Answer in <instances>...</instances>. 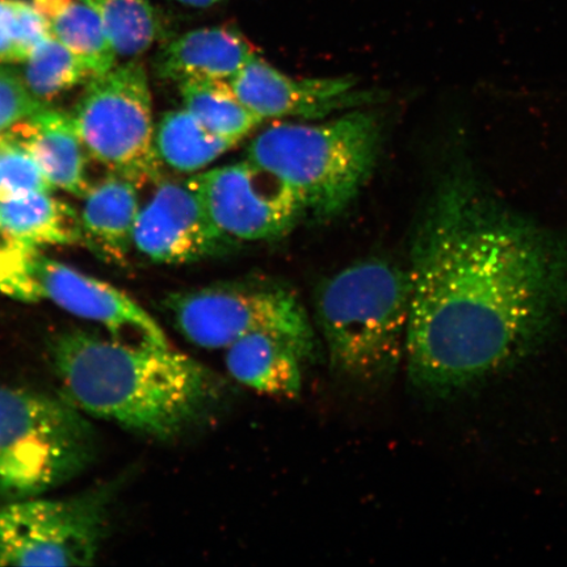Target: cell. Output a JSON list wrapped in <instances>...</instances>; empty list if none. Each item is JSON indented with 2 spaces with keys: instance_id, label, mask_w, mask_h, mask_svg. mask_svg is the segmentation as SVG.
I'll use <instances>...</instances> for the list:
<instances>
[{
  "instance_id": "1",
  "label": "cell",
  "mask_w": 567,
  "mask_h": 567,
  "mask_svg": "<svg viewBox=\"0 0 567 567\" xmlns=\"http://www.w3.org/2000/svg\"><path fill=\"white\" fill-rule=\"evenodd\" d=\"M411 384L450 394L519 363L567 315V245L452 176L417 230L409 269Z\"/></svg>"
},
{
  "instance_id": "2",
  "label": "cell",
  "mask_w": 567,
  "mask_h": 567,
  "mask_svg": "<svg viewBox=\"0 0 567 567\" xmlns=\"http://www.w3.org/2000/svg\"><path fill=\"white\" fill-rule=\"evenodd\" d=\"M62 396L82 413L155 439L193 429L224 400L225 381L169 344L63 332L52 346Z\"/></svg>"
},
{
  "instance_id": "3",
  "label": "cell",
  "mask_w": 567,
  "mask_h": 567,
  "mask_svg": "<svg viewBox=\"0 0 567 567\" xmlns=\"http://www.w3.org/2000/svg\"><path fill=\"white\" fill-rule=\"evenodd\" d=\"M411 282L389 261H359L319 289L316 319L331 370L359 384H378L405 358Z\"/></svg>"
},
{
  "instance_id": "4",
  "label": "cell",
  "mask_w": 567,
  "mask_h": 567,
  "mask_svg": "<svg viewBox=\"0 0 567 567\" xmlns=\"http://www.w3.org/2000/svg\"><path fill=\"white\" fill-rule=\"evenodd\" d=\"M380 131L378 116L368 111L326 123L275 124L251 142L246 158L286 183L305 210L336 216L373 172Z\"/></svg>"
},
{
  "instance_id": "5",
  "label": "cell",
  "mask_w": 567,
  "mask_h": 567,
  "mask_svg": "<svg viewBox=\"0 0 567 567\" xmlns=\"http://www.w3.org/2000/svg\"><path fill=\"white\" fill-rule=\"evenodd\" d=\"M95 430L65 396L0 386V495L34 498L80 476L95 458Z\"/></svg>"
},
{
  "instance_id": "6",
  "label": "cell",
  "mask_w": 567,
  "mask_h": 567,
  "mask_svg": "<svg viewBox=\"0 0 567 567\" xmlns=\"http://www.w3.org/2000/svg\"><path fill=\"white\" fill-rule=\"evenodd\" d=\"M71 117L90 157L110 173L138 187L161 181L152 91L140 61L91 78Z\"/></svg>"
},
{
  "instance_id": "7",
  "label": "cell",
  "mask_w": 567,
  "mask_h": 567,
  "mask_svg": "<svg viewBox=\"0 0 567 567\" xmlns=\"http://www.w3.org/2000/svg\"><path fill=\"white\" fill-rule=\"evenodd\" d=\"M168 313L188 342L226 350L248 336L271 334L292 342L305 359L315 357L316 332L293 292L276 284H223L169 295Z\"/></svg>"
},
{
  "instance_id": "8",
  "label": "cell",
  "mask_w": 567,
  "mask_h": 567,
  "mask_svg": "<svg viewBox=\"0 0 567 567\" xmlns=\"http://www.w3.org/2000/svg\"><path fill=\"white\" fill-rule=\"evenodd\" d=\"M111 492L40 496L0 507V566H87L109 528Z\"/></svg>"
},
{
  "instance_id": "9",
  "label": "cell",
  "mask_w": 567,
  "mask_h": 567,
  "mask_svg": "<svg viewBox=\"0 0 567 567\" xmlns=\"http://www.w3.org/2000/svg\"><path fill=\"white\" fill-rule=\"evenodd\" d=\"M188 184L212 221L236 243L281 238L305 210L286 183L247 158L197 174Z\"/></svg>"
},
{
  "instance_id": "10",
  "label": "cell",
  "mask_w": 567,
  "mask_h": 567,
  "mask_svg": "<svg viewBox=\"0 0 567 567\" xmlns=\"http://www.w3.org/2000/svg\"><path fill=\"white\" fill-rule=\"evenodd\" d=\"M236 240L217 228L188 182H158L140 209L133 246L154 264L187 265L231 251Z\"/></svg>"
},
{
  "instance_id": "11",
  "label": "cell",
  "mask_w": 567,
  "mask_h": 567,
  "mask_svg": "<svg viewBox=\"0 0 567 567\" xmlns=\"http://www.w3.org/2000/svg\"><path fill=\"white\" fill-rule=\"evenodd\" d=\"M28 268L41 299L52 301L68 313L104 326L120 340L169 344L159 323L111 284L76 271L34 250Z\"/></svg>"
},
{
  "instance_id": "12",
  "label": "cell",
  "mask_w": 567,
  "mask_h": 567,
  "mask_svg": "<svg viewBox=\"0 0 567 567\" xmlns=\"http://www.w3.org/2000/svg\"><path fill=\"white\" fill-rule=\"evenodd\" d=\"M240 101L264 120H317L372 101L350 76L293 78L255 55L230 81Z\"/></svg>"
},
{
  "instance_id": "13",
  "label": "cell",
  "mask_w": 567,
  "mask_h": 567,
  "mask_svg": "<svg viewBox=\"0 0 567 567\" xmlns=\"http://www.w3.org/2000/svg\"><path fill=\"white\" fill-rule=\"evenodd\" d=\"M257 49L233 25L198 28L169 40L155 60L162 80L182 84L194 81H231Z\"/></svg>"
},
{
  "instance_id": "14",
  "label": "cell",
  "mask_w": 567,
  "mask_h": 567,
  "mask_svg": "<svg viewBox=\"0 0 567 567\" xmlns=\"http://www.w3.org/2000/svg\"><path fill=\"white\" fill-rule=\"evenodd\" d=\"M9 131L32 154L54 188L78 197L86 195L91 186L87 176L90 155L71 113L45 106Z\"/></svg>"
},
{
  "instance_id": "15",
  "label": "cell",
  "mask_w": 567,
  "mask_h": 567,
  "mask_svg": "<svg viewBox=\"0 0 567 567\" xmlns=\"http://www.w3.org/2000/svg\"><path fill=\"white\" fill-rule=\"evenodd\" d=\"M138 186L110 173L91 184L81 212L84 246L112 264H125L140 213Z\"/></svg>"
},
{
  "instance_id": "16",
  "label": "cell",
  "mask_w": 567,
  "mask_h": 567,
  "mask_svg": "<svg viewBox=\"0 0 567 567\" xmlns=\"http://www.w3.org/2000/svg\"><path fill=\"white\" fill-rule=\"evenodd\" d=\"M305 361L292 342L271 334L248 336L225 350L226 370L234 380L279 399H295L301 393Z\"/></svg>"
},
{
  "instance_id": "17",
  "label": "cell",
  "mask_w": 567,
  "mask_h": 567,
  "mask_svg": "<svg viewBox=\"0 0 567 567\" xmlns=\"http://www.w3.org/2000/svg\"><path fill=\"white\" fill-rule=\"evenodd\" d=\"M0 233L18 244H83L80 213L47 193L0 196Z\"/></svg>"
},
{
  "instance_id": "18",
  "label": "cell",
  "mask_w": 567,
  "mask_h": 567,
  "mask_svg": "<svg viewBox=\"0 0 567 567\" xmlns=\"http://www.w3.org/2000/svg\"><path fill=\"white\" fill-rule=\"evenodd\" d=\"M54 39L89 61L97 75L116 65L101 18L83 0H32Z\"/></svg>"
},
{
  "instance_id": "19",
  "label": "cell",
  "mask_w": 567,
  "mask_h": 567,
  "mask_svg": "<svg viewBox=\"0 0 567 567\" xmlns=\"http://www.w3.org/2000/svg\"><path fill=\"white\" fill-rule=\"evenodd\" d=\"M237 145L209 132L186 109L165 113L155 126L161 162L179 173L200 172Z\"/></svg>"
},
{
  "instance_id": "20",
  "label": "cell",
  "mask_w": 567,
  "mask_h": 567,
  "mask_svg": "<svg viewBox=\"0 0 567 567\" xmlns=\"http://www.w3.org/2000/svg\"><path fill=\"white\" fill-rule=\"evenodd\" d=\"M101 18L117 59L137 60L166 39V21L148 0H83Z\"/></svg>"
},
{
  "instance_id": "21",
  "label": "cell",
  "mask_w": 567,
  "mask_h": 567,
  "mask_svg": "<svg viewBox=\"0 0 567 567\" xmlns=\"http://www.w3.org/2000/svg\"><path fill=\"white\" fill-rule=\"evenodd\" d=\"M184 109L216 136L237 142L265 123L240 101L229 81H194L179 84Z\"/></svg>"
},
{
  "instance_id": "22",
  "label": "cell",
  "mask_w": 567,
  "mask_h": 567,
  "mask_svg": "<svg viewBox=\"0 0 567 567\" xmlns=\"http://www.w3.org/2000/svg\"><path fill=\"white\" fill-rule=\"evenodd\" d=\"M23 63L20 74L27 89L44 104L97 75L89 61L53 35L40 42Z\"/></svg>"
},
{
  "instance_id": "23",
  "label": "cell",
  "mask_w": 567,
  "mask_h": 567,
  "mask_svg": "<svg viewBox=\"0 0 567 567\" xmlns=\"http://www.w3.org/2000/svg\"><path fill=\"white\" fill-rule=\"evenodd\" d=\"M52 183L10 131L0 133V196L52 194Z\"/></svg>"
},
{
  "instance_id": "24",
  "label": "cell",
  "mask_w": 567,
  "mask_h": 567,
  "mask_svg": "<svg viewBox=\"0 0 567 567\" xmlns=\"http://www.w3.org/2000/svg\"><path fill=\"white\" fill-rule=\"evenodd\" d=\"M45 106L48 104L38 101L27 89L19 71L0 63V133Z\"/></svg>"
},
{
  "instance_id": "25",
  "label": "cell",
  "mask_w": 567,
  "mask_h": 567,
  "mask_svg": "<svg viewBox=\"0 0 567 567\" xmlns=\"http://www.w3.org/2000/svg\"><path fill=\"white\" fill-rule=\"evenodd\" d=\"M11 6L18 61L24 62L35 47L52 34L45 19L33 3L27 2V0H11Z\"/></svg>"
},
{
  "instance_id": "26",
  "label": "cell",
  "mask_w": 567,
  "mask_h": 567,
  "mask_svg": "<svg viewBox=\"0 0 567 567\" xmlns=\"http://www.w3.org/2000/svg\"><path fill=\"white\" fill-rule=\"evenodd\" d=\"M19 62L11 0H0V63Z\"/></svg>"
},
{
  "instance_id": "27",
  "label": "cell",
  "mask_w": 567,
  "mask_h": 567,
  "mask_svg": "<svg viewBox=\"0 0 567 567\" xmlns=\"http://www.w3.org/2000/svg\"><path fill=\"white\" fill-rule=\"evenodd\" d=\"M177 3L194 7V9H208V7L215 6L223 0H176Z\"/></svg>"
}]
</instances>
